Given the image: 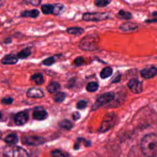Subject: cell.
Wrapping results in <instances>:
<instances>
[{
	"mask_svg": "<svg viewBox=\"0 0 157 157\" xmlns=\"http://www.w3.org/2000/svg\"><path fill=\"white\" fill-rule=\"evenodd\" d=\"M59 125L61 128H62L64 129H67V130H70L73 127V124H72V122L70 120H66V119L61 121L59 123Z\"/></svg>",
	"mask_w": 157,
	"mask_h": 157,
	"instance_id": "cell-24",
	"label": "cell"
},
{
	"mask_svg": "<svg viewBox=\"0 0 157 157\" xmlns=\"http://www.w3.org/2000/svg\"><path fill=\"white\" fill-rule=\"evenodd\" d=\"M47 89L49 93H55L60 89V85L56 82H52L48 85Z\"/></svg>",
	"mask_w": 157,
	"mask_h": 157,
	"instance_id": "cell-19",
	"label": "cell"
},
{
	"mask_svg": "<svg viewBox=\"0 0 157 157\" xmlns=\"http://www.w3.org/2000/svg\"><path fill=\"white\" fill-rule=\"evenodd\" d=\"M140 74L145 78H151L157 74V68L153 66L147 67L142 69Z\"/></svg>",
	"mask_w": 157,
	"mask_h": 157,
	"instance_id": "cell-13",
	"label": "cell"
},
{
	"mask_svg": "<svg viewBox=\"0 0 157 157\" xmlns=\"http://www.w3.org/2000/svg\"><path fill=\"white\" fill-rule=\"evenodd\" d=\"M1 118H2V114H1V113L0 112V120L1 119Z\"/></svg>",
	"mask_w": 157,
	"mask_h": 157,
	"instance_id": "cell-39",
	"label": "cell"
},
{
	"mask_svg": "<svg viewBox=\"0 0 157 157\" xmlns=\"http://www.w3.org/2000/svg\"><path fill=\"white\" fill-rule=\"evenodd\" d=\"M40 15V11L38 9H34L31 10H25L20 12V17L22 18H36Z\"/></svg>",
	"mask_w": 157,
	"mask_h": 157,
	"instance_id": "cell-12",
	"label": "cell"
},
{
	"mask_svg": "<svg viewBox=\"0 0 157 157\" xmlns=\"http://www.w3.org/2000/svg\"><path fill=\"white\" fill-rule=\"evenodd\" d=\"M113 99H114V94L113 93L109 92V93H105L101 95V96H99L97 99V100L96 101V102L93 105L92 109L93 110H96L100 108L101 107L109 103V102L112 101Z\"/></svg>",
	"mask_w": 157,
	"mask_h": 157,
	"instance_id": "cell-5",
	"label": "cell"
},
{
	"mask_svg": "<svg viewBox=\"0 0 157 157\" xmlns=\"http://www.w3.org/2000/svg\"><path fill=\"white\" fill-rule=\"evenodd\" d=\"M31 54V50L30 48L29 47H26L21 50H20L18 53H17V56L20 59H26L28 58Z\"/></svg>",
	"mask_w": 157,
	"mask_h": 157,
	"instance_id": "cell-20",
	"label": "cell"
},
{
	"mask_svg": "<svg viewBox=\"0 0 157 157\" xmlns=\"http://www.w3.org/2000/svg\"><path fill=\"white\" fill-rule=\"evenodd\" d=\"M54 9L52 15H59L63 13L66 9V7L63 4L61 3H55L53 4Z\"/></svg>",
	"mask_w": 157,
	"mask_h": 157,
	"instance_id": "cell-17",
	"label": "cell"
},
{
	"mask_svg": "<svg viewBox=\"0 0 157 157\" xmlns=\"http://www.w3.org/2000/svg\"><path fill=\"white\" fill-rule=\"evenodd\" d=\"M18 61V58L17 55L9 53L6 55L1 60V63L5 65H12L16 64Z\"/></svg>",
	"mask_w": 157,
	"mask_h": 157,
	"instance_id": "cell-10",
	"label": "cell"
},
{
	"mask_svg": "<svg viewBox=\"0 0 157 157\" xmlns=\"http://www.w3.org/2000/svg\"><path fill=\"white\" fill-rule=\"evenodd\" d=\"M1 136H2V133H1V132L0 131V139L1 138Z\"/></svg>",
	"mask_w": 157,
	"mask_h": 157,
	"instance_id": "cell-40",
	"label": "cell"
},
{
	"mask_svg": "<svg viewBox=\"0 0 157 157\" xmlns=\"http://www.w3.org/2000/svg\"><path fill=\"white\" fill-rule=\"evenodd\" d=\"M128 86L131 91L136 94L141 93L143 90L142 83L136 78L131 79L128 83Z\"/></svg>",
	"mask_w": 157,
	"mask_h": 157,
	"instance_id": "cell-8",
	"label": "cell"
},
{
	"mask_svg": "<svg viewBox=\"0 0 157 157\" xmlns=\"http://www.w3.org/2000/svg\"><path fill=\"white\" fill-rule=\"evenodd\" d=\"M84 63V58L82 56H77L74 60V64L75 66H81Z\"/></svg>",
	"mask_w": 157,
	"mask_h": 157,
	"instance_id": "cell-31",
	"label": "cell"
},
{
	"mask_svg": "<svg viewBox=\"0 0 157 157\" xmlns=\"http://www.w3.org/2000/svg\"><path fill=\"white\" fill-rule=\"evenodd\" d=\"M99 88L98 83L95 82H91L87 84L86 85V90L89 92H94Z\"/></svg>",
	"mask_w": 157,
	"mask_h": 157,
	"instance_id": "cell-26",
	"label": "cell"
},
{
	"mask_svg": "<svg viewBox=\"0 0 157 157\" xmlns=\"http://www.w3.org/2000/svg\"><path fill=\"white\" fill-rule=\"evenodd\" d=\"M118 17L122 19L129 20L132 18V15L130 12H129L128 11H125L124 10H121L118 12Z\"/></svg>",
	"mask_w": 157,
	"mask_h": 157,
	"instance_id": "cell-25",
	"label": "cell"
},
{
	"mask_svg": "<svg viewBox=\"0 0 157 157\" xmlns=\"http://www.w3.org/2000/svg\"><path fill=\"white\" fill-rule=\"evenodd\" d=\"M110 15L107 12H85L82 15V20L85 21H100L109 18Z\"/></svg>",
	"mask_w": 157,
	"mask_h": 157,
	"instance_id": "cell-4",
	"label": "cell"
},
{
	"mask_svg": "<svg viewBox=\"0 0 157 157\" xmlns=\"http://www.w3.org/2000/svg\"><path fill=\"white\" fill-rule=\"evenodd\" d=\"M1 22H0V27H1Z\"/></svg>",
	"mask_w": 157,
	"mask_h": 157,
	"instance_id": "cell-41",
	"label": "cell"
},
{
	"mask_svg": "<svg viewBox=\"0 0 157 157\" xmlns=\"http://www.w3.org/2000/svg\"><path fill=\"white\" fill-rule=\"evenodd\" d=\"M26 95L29 98H42L44 96V91L39 88L33 87L29 88L27 92Z\"/></svg>",
	"mask_w": 157,
	"mask_h": 157,
	"instance_id": "cell-11",
	"label": "cell"
},
{
	"mask_svg": "<svg viewBox=\"0 0 157 157\" xmlns=\"http://www.w3.org/2000/svg\"><path fill=\"white\" fill-rule=\"evenodd\" d=\"M12 42V39L11 37H7L4 39L3 40V43L5 44H9Z\"/></svg>",
	"mask_w": 157,
	"mask_h": 157,
	"instance_id": "cell-35",
	"label": "cell"
},
{
	"mask_svg": "<svg viewBox=\"0 0 157 157\" xmlns=\"http://www.w3.org/2000/svg\"><path fill=\"white\" fill-rule=\"evenodd\" d=\"M42 0H29V2L34 6H39Z\"/></svg>",
	"mask_w": 157,
	"mask_h": 157,
	"instance_id": "cell-34",
	"label": "cell"
},
{
	"mask_svg": "<svg viewBox=\"0 0 157 157\" xmlns=\"http://www.w3.org/2000/svg\"><path fill=\"white\" fill-rule=\"evenodd\" d=\"M54 6L52 4H44L40 7L42 13L44 15H50L53 13Z\"/></svg>",
	"mask_w": 157,
	"mask_h": 157,
	"instance_id": "cell-18",
	"label": "cell"
},
{
	"mask_svg": "<svg viewBox=\"0 0 157 157\" xmlns=\"http://www.w3.org/2000/svg\"><path fill=\"white\" fill-rule=\"evenodd\" d=\"M87 106V102L85 100H80L77 104V108L78 109H84Z\"/></svg>",
	"mask_w": 157,
	"mask_h": 157,
	"instance_id": "cell-32",
	"label": "cell"
},
{
	"mask_svg": "<svg viewBox=\"0 0 157 157\" xmlns=\"http://www.w3.org/2000/svg\"><path fill=\"white\" fill-rule=\"evenodd\" d=\"M28 120V114L26 112H20L14 117V121L17 125L25 124Z\"/></svg>",
	"mask_w": 157,
	"mask_h": 157,
	"instance_id": "cell-9",
	"label": "cell"
},
{
	"mask_svg": "<svg viewBox=\"0 0 157 157\" xmlns=\"http://www.w3.org/2000/svg\"><path fill=\"white\" fill-rule=\"evenodd\" d=\"M4 4V2L2 0H0V7H1Z\"/></svg>",
	"mask_w": 157,
	"mask_h": 157,
	"instance_id": "cell-38",
	"label": "cell"
},
{
	"mask_svg": "<svg viewBox=\"0 0 157 157\" xmlns=\"http://www.w3.org/2000/svg\"><path fill=\"white\" fill-rule=\"evenodd\" d=\"M66 32H67V33H68L71 35L80 36L85 32V30L83 28H81V27L72 26V27L67 28L66 29Z\"/></svg>",
	"mask_w": 157,
	"mask_h": 157,
	"instance_id": "cell-14",
	"label": "cell"
},
{
	"mask_svg": "<svg viewBox=\"0 0 157 157\" xmlns=\"http://www.w3.org/2000/svg\"><path fill=\"white\" fill-rule=\"evenodd\" d=\"M112 0H94V4L98 7H104L107 6Z\"/></svg>",
	"mask_w": 157,
	"mask_h": 157,
	"instance_id": "cell-27",
	"label": "cell"
},
{
	"mask_svg": "<svg viewBox=\"0 0 157 157\" xmlns=\"http://www.w3.org/2000/svg\"><path fill=\"white\" fill-rule=\"evenodd\" d=\"M80 118V113L78 112H74L72 114V118L74 120H78Z\"/></svg>",
	"mask_w": 157,
	"mask_h": 157,
	"instance_id": "cell-36",
	"label": "cell"
},
{
	"mask_svg": "<svg viewBox=\"0 0 157 157\" xmlns=\"http://www.w3.org/2000/svg\"><path fill=\"white\" fill-rule=\"evenodd\" d=\"M99 37L96 34L85 36L79 42L78 47L84 51H94L99 48Z\"/></svg>",
	"mask_w": 157,
	"mask_h": 157,
	"instance_id": "cell-2",
	"label": "cell"
},
{
	"mask_svg": "<svg viewBox=\"0 0 157 157\" xmlns=\"http://www.w3.org/2000/svg\"><path fill=\"white\" fill-rule=\"evenodd\" d=\"M31 80L35 82L36 85H40L44 83V77L40 73H36L31 76Z\"/></svg>",
	"mask_w": 157,
	"mask_h": 157,
	"instance_id": "cell-22",
	"label": "cell"
},
{
	"mask_svg": "<svg viewBox=\"0 0 157 157\" xmlns=\"http://www.w3.org/2000/svg\"><path fill=\"white\" fill-rule=\"evenodd\" d=\"M120 79V75H116L115 77L112 80H113L112 82H119Z\"/></svg>",
	"mask_w": 157,
	"mask_h": 157,
	"instance_id": "cell-37",
	"label": "cell"
},
{
	"mask_svg": "<svg viewBox=\"0 0 157 157\" xmlns=\"http://www.w3.org/2000/svg\"><path fill=\"white\" fill-rule=\"evenodd\" d=\"M2 154L4 157H28V152L23 148L13 145L5 147Z\"/></svg>",
	"mask_w": 157,
	"mask_h": 157,
	"instance_id": "cell-3",
	"label": "cell"
},
{
	"mask_svg": "<svg viewBox=\"0 0 157 157\" xmlns=\"http://www.w3.org/2000/svg\"><path fill=\"white\" fill-rule=\"evenodd\" d=\"M141 150L146 157H156L157 136L154 134L145 136L141 142Z\"/></svg>",
	"mask_w": 157,
	"mask_h": 157,
	"instance_id": "cell-1",
	"label": "cell"
},
{
	"mask_svg": "<svg viewBox=\"0 0 157 157\" xmlns=\"http://www.w3.org/2000/svg\"><path fill=\"white\" fill-rule=\"evenodd\" d=\"M66 98V94L63 92H59L56 94L54 96V101L56 102H63Z\"/></svg>",
	"mask_w": 157,
	"mask_h": 157,
	"instance_id": "cell-28",
	"label": "cell"
},
{
	"mask_svg": "<svg viewBox=\"0 0 157 157\" xmlns=\"http://www.w3.org/2000/svg\"><path fill=\"white\" fill-rule=\"evenodd\" d=\"M47 112L45 110H36L33 113V117L37 120H44L47 117Z\"/></svg>",
	"mask_w": 157,
	"mask_h": 157,
	"instance_id": "cell-15",
	"label": "cell"
},
{
	"mask_svg": "<svg viewBox=\"0 0 157 157\" xmlns=\"http://www.w3.org/2000/svg\"><path fill=\"white\" fill-rule=\"evenodd\" d=\"M112 69L110 67H105L101 71L100 76L102 78H106L110 77L112 74Z\"/></svg>",
	"mask_w": 157,
	"mask_h": 157,
	"instance_id": "cell-23",
	"label": "cell"
},
{
	"mask_svg": "<svg viewBox=\"0 0 157 157\" xmlns=\"http://www.w3.org/2000/svg\"><path fill=\"white\" fill-rule=\"evenodd\" d=\"M137 27L138 26L137 24L128 21L121 24V26H120V29L123 31H129L135 30L137 28Z\"/></svg>",
	"mask_w": 157,
	"mask_h": 157,
	"instance_id": "cell-16",
	"label": "cell"
},
{
	"mask_svg": "<svg viewBox=\"0 0 157 157\" xmlns=\"http://www.w3.org/2000/svg\"><path fill=\"white\" fill-rule=\"evenodd\" d=\"M22 142L28 145H39L45 142V139L41 137L36 136H25L22 139Z\"/></svg>",
	"mask_w": 157,
	"mask_h": 157,
	"instance_id": "cell-6",
	"label": "cell"
},
{
	"mask_svg": "<svg viewBox=\"0 0 157 157\" xmlns=\"http://www.w3.org/2000/svg\"><path fill=\"white\" fill-rule=\"evenodd\" d=\"M114 115H113L112 114H108L106 115V116L104 117L99 131L101 132H104L106 131H107L108 129H109L114 124V121H115V118H114Z\"/></svg>",
	"mask_w": 157,
	"mask_h": 157,
	"instance_id": "cell-7",
	"label": "cell"
},
{
	"mask_svg": "<svg viewBox=\"0 0 157 157\" xmlns=\"http://www.w3.org/2000/svg\"><path fill=\"white\" fill-rule=\"evenodd\" d=\"M52 157H69L68 155L59 150H55L51 153Z\"/></svg>",
	"mask_w": 157,
	"mask_h": 157,
	"instance_id": "cell-30",
	"label": "cell"
},
{
	"mask_svg": "<svg viewBox=\"0 0 157 157\" xmlns=\"http://www.w3.org/2000/svg\"><path fill=\"white\" fill-rule=\"evenodd\" d=\"M1 102L3 104H5V105H9V104H11L13 102V99L12 98H10V97L5 98H3L2 99Z\"/></svg>",
	"mask_w": 157,
	"mask_h": 157,
	"instance_id": "cell-33",
	"label": "cell"
},
{
	"mask_svg": "<svg viewBox=\"0 0 157 157\" xmlns=\"http://www.w3.org/2000/svg\"><path fill=\"white\" fill-rule=\"evenodd\" d=\"M55 63V59L54 56H50L42 61V64L47 66H50L53 65Z\"/></svg>",
	"mask_w": 157,
	"mask_h": 157,
	"instance_id": "cell-29",
	"label": "cell"
},
{
	"mask_svg": "<svg viewBox=\"0 0 157 157\" xmlns=\"http://www.w3.org/2000/svg\"><path fill=\"white\" fill-rule=\"evenodd\" d=\"M18 136L15 134H10L6 137L4 141L9 145H15L18 142Z\"/></svg>",
	"mask_w": 157,
	"mask_h": 157,
	"instance_id": "cell-21",
	"label": "cell"
}]
</instances>
